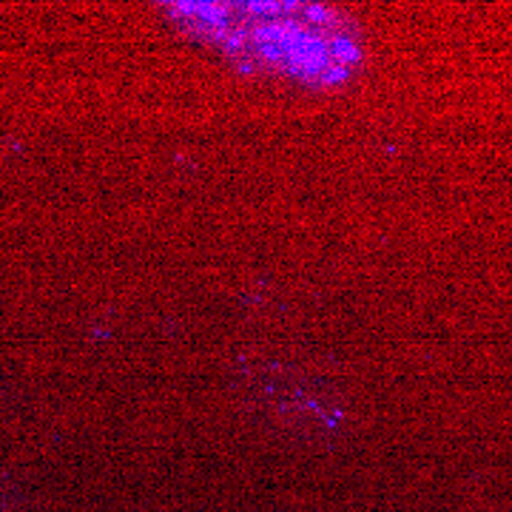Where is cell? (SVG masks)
<instances>
[{"instance_id":"6da1fadb","label":"cell","mask_w":512,"mask_h":512,"mask_svg":"<svg viewBox=\"0 0 512 512\" xmlns=\"http://www.w3.org/2000/svg\"><path fill=\"white\" fill-rule=\"evenodd\" d=\"M185 26L256 69L336 83L359 60L348 20L319 6H177Z\"/></svg>"}]
</instances>
